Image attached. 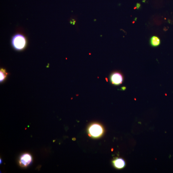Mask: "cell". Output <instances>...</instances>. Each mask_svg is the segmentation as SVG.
I'll use <instances>...</instances> for the list:
<instances>
[{
  "label": "cell",
  "instance_id": "4",
  "mask_svg": "<svg viewBox=\"0 0 173 173\" xmlns=\"http://www.w3.org/2000/svg\"><path fill=\"white\" fill-rule=\"evenodd\" d=\"M32 161V156L26 153L20 157L19 164L22 167H27L31 164Z\"/></svg>",
  "mask_w": 173,
  "mask_h": 173
},
{
  "label": "cell",
  "instance_id": "3",
  "mask_svg": "<svg viewBox=\"0 0 173 173\" xmlns=\"http://www.w3.org/2000/svg\"><path fill=\"white\" fill-rule=\"evenodd\" d=\"M110 81L113 85L117 86L121 85L123 81V77L122 74L119 72L113 73L110 77Z\"/></svg>",
  "mask_w": 173,
  "mask_h": 173
},
{
  "label": "cell",
  "instance_id": "2",
  "mask_svg": "<svg viewBox=\"0 0 173 173\" xmlns=\"http://www.w3.org/2000/svg\"><path fill=\"white\" fill-rule=\"evenodd\" d=\"M89 134L94 138H98L101 136L103 132L102 127L98 123H94L88 128Z\"/></svg>",
  "mask_w": 173,
  "mask_h": 173
},
{
  "label": "cell",
  "instance_id": "1",
  "mask_svg": "<svg viewBox=\"0 0 173 173\" xmlns=\"http://www.w3.org/2000/svg\"><path fill=\"white\" fill-rule=\"evenodd\" d=\"M27 42L26 37L20 34L15 35L12 39V46L15 49L18 51L23 50L26 46Z\"/></svg>",
  "mask_w": 173,
  "mask_h": 173
},
{
  "label": "cell",
  "instance_id": "6",
  "mask_svg": "<svg viewBox=\"0 0 173 173\" xmlns=\"http://www.w3.org/2000/svg\"><path fill=\"white\" fill-rule=\"evenodd\" d=\"M150 43L152 46L156 47L159 46L160 45L161 41L159 37L153 36L150 39Z\"/></svg>",
  "mask_w": 173,
  "mask_h": 173
},
{
  "label": "cell",
  "instance_id": "7",
  "mask_svg": "<svg viewBox=\"0 0 173 173\" xmlns=\"http://www.w3.org/2000/svg\"><path fill=\"white\" fill-rule=\"evenodd\" d=\"M8 75L5 69L1 68L0 70V82H3L6 79Z\"/></svg>",
  "mask_w": 173,
  "mask_h": 173
},
{
  "label": "cell",
  "instance_id": "8",
  "mask_svg": "<svg viewBox=\"0 0 173 173\" xmlns=\"http://www.w3.org/2000/svg\"><path fill=\"white\" fill-rule=\"evenodd\" d=\"M141 5L140 3H137L136 5V8L137 9H139L141 7Z\"/></svg>",
  "mask_w": 173,
  "mask_h": 173
},
{
  "label": "cell",
  "instance_id": "5",
  "mask_svg": "<svg viewBox=\"0 0 173 173\" xmlns=\"http://www.w3.org/2000/svg\"><path fill=\"white\" fill-rule=\"evenodd\" d=\"M113 164L116 168L119 169H122L125 165V161L121 158H117L113 160Z\"/></svg>",
  "mask_w": 173,
  "mask_h": 173
}]
</instances>
